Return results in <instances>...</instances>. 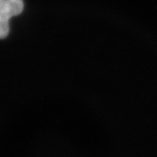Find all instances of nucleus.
<instances>
[{
  "instance_id": "1",
  "label": "nucleus",
  "mask_w": 157,
  "mask_h": 157,
  "mask_svg": "<svg viewBox=\"0 0 157 157\" xmlns=\"http://www.w3.org/2000/svg\"><path fill=\"white\" fill-rule=\"evenodd\" d=\"M23 10V0H0V39L9 35L10 19L19 15Z\"/></svg>"
}]
</instances>
